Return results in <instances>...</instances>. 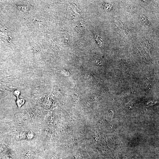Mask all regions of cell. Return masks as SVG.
<instances>
[{
	"label": "cell",
	"instance_id": "cell-1",
	"mask_svg": "<svg viewBox=\"0 0 159 159\" xmlns=\"http://www.w3.org/2000/svg\"><path fill=\"white\" fill-rule=\"evenodd\" d=\"M25 102V100L19 97H17L16 101V104L19 108H20L21 107L24 105Z\"/></svg>",
	"mask_w": 159,
	"mask_h": 159
},
{
	"label": "cell",
	"instance_id": "cell-2",
	"mask_svg": "<svg viewBox=\"0 0 159 159\" xmlns=\"http://www.w3.org/2000/svg\"><path fill=\"white\" fill-rule=\"evenodd\" d=\"M20 93V91L19 89H16L14 91L13 94L16 97H19Z\"/></svg>",
	"mask_w": 159,
	"mask_h": 159
},
{
	"label": "cell",
	"instance_id": "cell-3",
	"mask_svg": "<svg viewBox=\"0 0 159 159\" xmlns=\"http://www.w3.org/2000/svg\"><path fill=\"white\" fill-rule=\"evenodd\" d=\"M33 137V134L32 131H30L28 133L27 137L28 139H32Z\"/></svg>",
	"mask_w": 159,
	"mask_h": 159
}]
</instances>
